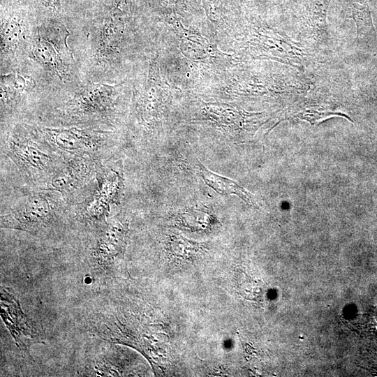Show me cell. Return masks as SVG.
Here are the masks:
<instances>
[{
    "label": "cell",
    "mask_w": 377,
    "mask_h": 377,
    "mask_svg": "<svg viewBox=\"0 0 377 377\" xmlns=\"http://www.w3.org/2000/svg\"><path fill=\"white\" fill-rule=\"evenodd\" d=\"M27 131L8 135L3 151L26 177L45 186L66 158L37 140L29 129Z\"/></svg>",
    "instance_id": "6da1fadb"
},
{
    "label": "cell",
    "mask_w": 377,
    "mask_h": 377,
    "mask_svg": "<svg viewBox=\"0 0 377 377\" xmlns=\"http://www.w3.org/2000/svg\"><path fill=\"white\" fill-rule=\"evenodd\" d=\"M29 129L37 140L65 158L87 156L98 160L100 155L110 147L108 131L45 126Z\"/></svg>",
    "instance_id": "7a4b0ae2"
},
{
    "label": "cell",
    "mask_w": 377,
    "mask_h": 377,
    "mask_svg": "<svg viewBox=\"0 0 377 377\" xmlns=\"http://www.w3.org/2000/svg\"><path fill=\"white\" fill-rule=\"evenodd\" d=\"M56 192H37L1 217V227L37 234L51 228L64 210Z\"/></svg>",
    "instance_id": "3957f363"
},
{
    "label": "cell",
    "mask_w": 377,
    "mask_h": 377,
    "mask_svg": "<svg viewBox=\"0 0 377 377\" xmlns=\"http://www.w3.org/2000/svg\"><path fill=\"white\" fill-rule=\"evenodd\" d=\"M69 33L59 22H50L40 27L31 48L30 57L37 63L52 71L60 78L65 77L75 65L67 38Z\"/></svg>",
    "instance_id": "277c9868"
},
{
    "label": "cell",
    "mask_w": 377,
    "mask_h": 377,
    "mask_svg": "<svg viewBox=\"0 0 377 377\" xmlns=\"http://www.w3.org/2000/svg\"><path fill=\"white\" fill-rule=\"evenodd\" d=\"M115 86L92 84L61 106L59 116L64 124H85L108 119L114 105Z\"/></svg>",
    "instance_id": "5b68a950"
},
{
    "label": "cell",
    "mask_w": 377,
    "mask_h": 377,
    "mask_svg": "<svg viewBox=\"0 0 377 377\" xmlns=\"http://www.w3.org/2000/svg\"><path fill=\"white\" fill-rule=\"evenodd\" d=\"M100 161L87 156H72L65 162L44 186V190L59 193L65 197L75 193L96 175Z\"/></svg>",
    "instance_id": "8992f818"
},
{
    "label": "cell",
    "mask_w": 377,
    "mask_h": 377,
    "mask_svg": "<svg viewBox=\"0 0 377 377\" xmlns=\"http://www.w3.org/2000/svg\"><path fill=\"white\" fill-rule=\"evenodd\" d=\"M126 221L115 217L101 227L91 256L94 265L109 270L123 255L128 235Z\"/></svg>",
    "instance_id": "52a82bcc"
},
{
    "label": "cell",
    "mask_w": 377,
    "mask_h": 377,
    "mask_svg": "<svg viewBox=\"0 0 377 377\" xmlns=\"http://www.w3.org/2000/svg\"><path fill=\"white\" fill-rule=\"evenodd\" d=\"M101 166L99 163L97 168L98 185L95 195L89 205L84 207L80 213L81 219L96 226H102L107 223L108 206L115 200L122 186L120 174L112 169L103 170Z\"/></svg>",
    "instance_id": "ba28073f"
},
{
    "label": "cell",
    "mask_w": 377,
    "mask_h": 377,
    "mask_svg": "<svg viewBox=\"0 0 377 377\" xmlns=\"http://www.w3.org/2000/svg\"><path fill=\"white\" fill-rule=\"evenodd\" d=\"M1 306L2 319L19 347L27 349L42 341L41 327L23 313L17 299L4 288L1 290Z\"/></svg>",
    "instance_id": "9c48e42d"
},
{
    "label": "cell",
    "mask_w": 377,
    "mask_h": 377,
    "mask_svg": "<svg viewBox=\"0 0 377 377\" xmlns=\"http://www.w3.org/2000/svg\"><path fill=\"white\" fill-rule=\"evenodd\" d=\"M200 176L207 185L222 195L235 194L246 204L258 207L254 195L235 182L209 170L201 163H198Z\"/></svg>",
    "instance_id": "30bf717a"
},
{
    "label": "cell",
    "mask_w": 377,
    "mask_h": 377,
    "mask_svg": "<svg viewBox=\"0 0 377 377\" xmlns=\"http://www.w3.org/2000/svg\"><path fill=\"white\" fill-rule=\"evenodd\" d=\"M36 86L28 75L17 73L3 75L1 78V101L6 105L15 102L21 96L31 91Z\"/></svg>",
    "instance_id": "8fae6325"
},
{
    "label": "cell",
    "mask_w": 377,
    "mask_h": 377,
    "mask_svg": "<svg viewBox=\"0 0 377 377\" xmlns=\"http://www.w3.org/2000/svg\"><path fill=\"white\" fill-rule=\"evenodd\" d=\"M114 14L112 13L106 18L101 31L100 46L103 54H110V52L116 47L122 31L121 22Z\"/></svg>",
    "instance_id": "7c38bea8"
},
{
    "label": "cell",
    "mask_w": 377,
    "mask_h": 377,
    "mask_svg": "<svg viewBox=\"0 0 377 377\" xmlns=\"http://www.w3.org/2000/svg\"><path fill=\"white\" fill-rule=\"evenodd\" d=\"M24 37V30L19 20L9 19L6 20L1 30V52H14L20 45Z\"/></svg>",
    "instance_id": "4fadbf2b"
},
{
    "label": "cell",
    "mask_w": 377,
    "mask_h": 377,
    "mask_svg": "<svg viewBox=\"0 0 377 377\" xmlns=\"http://www.w3.org/2000/svg\"><path fill=\"white\" fill-rule=\"evenodd\" d=\"M47 6L54 8H58L60 4V0H41Z\"/></svg>",
    "instance_id": "5bb4252c"
}]
</instances>
